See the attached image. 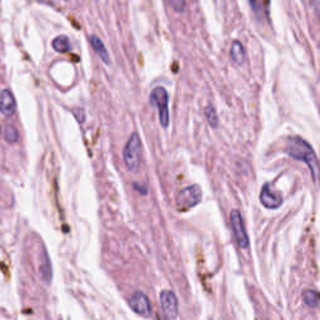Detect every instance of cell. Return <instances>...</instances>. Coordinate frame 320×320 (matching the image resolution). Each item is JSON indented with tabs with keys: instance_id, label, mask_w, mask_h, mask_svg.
<instances>
[{
	"instance_id": "1",
	"label": "cell",
	"mask_w": 320,
	"mask_h": 320,
	"mask_svg": "<svg viewBox=\"0 0 320 320\" xmlns=\"http://www.w3.org/2000/svg\"><path fill=\"white\" fill-rule=\"evenodd\" d=\"M285 153L290 155L293 159L304 161L309 166L310 171H312L314 183H319L320 165L317 155H315L314 150L310 147L309 143L305 142L304 139L300 138V136H291V138L288 139V142H286Z\"/></svg>"
},
{
	"instance_id": "2",
	"label": "cell",
	"mask_w": 320,
	"mask_h": 320,
	"mask_svg": "<svg viewBox=\"0 0 320 320\" xmlns=\"http://www.w3.org/2000/svg\"><path fill=\"white\" fill-rule=\"evenodd\" d=\"M143 148L140 138L136 133H133L126 142L125 147L123 150V159L125 163L128 170L131 173H136L140 168V163H142V155H143Z\"/></svg>"
},
{
	"instance_id": "3",
	"label": "cell",
	"mask_w": 320,
	"mask_h": 320,
	"mask_svg": "<svg viewBox=\"0 0 320 320\" xmlns=\"http://www.w3.org/2000/svg\"><path fill=\"white\" fill-rule=\"evenodd\" d=\"M150 104L154 108H157L159 112V119L160 124L163 128H168L169 126V108H168V93L164 88L158 86V88L153 89L150 93Z\"/></svg>"
},
{
	"instance_id": "4",
	"label": "cell",
	"mask_w": 320,
	"mask_h": 320,
	"mask_svg": "<svg viewBox=\"0 0 320 320\" xmlns=\"http://www.w3.org/2000/svg\"><path fill=\"white\" fill-rule=\"evenodd\" d=\"M201 200V189L199 185L194 184L184 188L176 195V208L180 211H187L194 208Z\"/></svg>"
},
{
	"instance_id": "5",
	"label": "cell",
	"mask_w": 320,
	"mask_h": 320,
	"mask_svg": "<svg viewBox=\"0 0 320 320\" xmlns=\"http://www.w3.org/2000/svg\"><path fill=\"white\" fill-rule=\"evenodd\" d=\"M230 223H232L233 232H234L238 245L241 249H246L249 246V238L248 234H246L245 227H244L243 216L239 213V210H232V213H230Z\"/></svg>"
},
{
	"instance_id": "6",
	"label": "cell",
	"mask_w": 320,
	"mask_h": 320,
	"mask_svg": "<svg viewBox=\"0 0 320 320\" xmlns=\"http://www.w3.org/2000/svg\"><path fill=\"white\" fill-rule=\"evenodd\" d=\"M260 201L267 209H278L283 204V197L273 187L272 183H267L262 188Z\"/></svg>"
},
{
	"instance_id": "7",
	"label": "cell",
	"mask_w": 320,
	"mask_h": 320,
	"mask_svg": "<svg viewBox=\"0 0 320 320\" xmlns=\"http://www.w3.org/2000/svg\"><path fill=\"white\" fill-rule=\"evenodd\" d=\"M160 307L166 319L171 320L178 318V298L170 290H163L160 294Z\"/></svg>"
},
{
	"instance_id": "8",
	"label": "cell",
	"mask_w": 320,
	"mask_h": 320,
	"mask_svg": "<svg viewBox=\"0 0 320 320\" xmlns=\"http://www.w3.org/2000/svg\"><path fill=\"white\" fill-rule=\"evenodd\" d=\"M129 305L140 317H152V304H150L148 296L144 293H142V291L133 293V295L129 299Z\"/></svg>"
},
{
	"instance_id": "9",
	"label": "cell",
	"mask_w": 320,
	"mask_h": 320,
	"mask_svg": "<svg viewBox=\"0 0 320 320\" xmlns=\"http://www.w3.org/2000/svg\"><path fill=\"white\" fill-rule=\"evenodd\" d=\"M16 109V102L13 93L9 89L0 91V113L5 117H10Z\"/></svg>"
},
{
	"instance_id": "10",
	"label": "cell",
	"mask_w": 320,
	"mask_h": 320,
	"mask_svg": "<svg viewBox=\"0 0 320 320\" xmlns=\"http://www.w3.org/2000/svg\"><path fill=\"white\" fill-rule=\"evenodd\" d=\"M90 44H91V46H93L94 50H95V53L99 55V58L102 59L105 64L109 65L110 64V56H109V54H108V50H107V48H105L104 43L102 41V39L96 37V35H91Z\"/></svg>"
},
{
	"instance_id": "11",
	"label": "cell",
	"mask_w": 320,
	"mask_h": 320,
	"mask_svg": "<svg viewBox=\"0 0 320 320\" xmlns=\"http://www.w3.org/2000/svg\"><path fill=\"white\" fill-rule=\"evenodd\" d=\"M251 9L258 18H265L269 14L270 0H249Z\"/></svg>"
},
{
	"instance_id": "12",
	"label": "cell",
	"mask_w": 320,
	"mask_h": 320,
	"mask_svg": "<svg viewBox=\"0 0 320 320\" xmlns=\"http://www.w3.org/2000/svg\"><path fill=\"white\" fill-rule=\"evenodd\" d=\"M230 56H232L233 62L238 65H241L245 60V50L240 41H234L230 49Z\"/></svg>"
},
{
	"instance_id": "13",
	"label": "cell",
	"mask_w": 320,
	"mask_h": 320,
	"mask_svg": "<svg viewBox=\"0 0 320 320\" xmlns=\"http://www.w3.org/2000/svg\"><path fill=\"white\" fill-rule=\"evenodd\" d=\"M40 277L43 279V281L45 284L51 283V277H53V273H51V264L50 260H49V256L46 254V251H44V260L43 264L40 265Z\"/></svg>"
},
{
	"instance_id": "14",
	"label": "cell",
	"mask_w": 320,
	"mask_h": 320,
	"mask_svg": "<svg viewBox=\"0 0 320 320\" xmlns=\"http://www.w3.org/2000/svg\"><path fill=\"white\" fill-rule=\"evenodd\" d=\"M70 40L65 35H59L53 40V48L58 53H68L70 50Z\"/></svg>"
},
{
	"instance_id": "15",
	"label": "cell",
	"mask_w": 320,
	"mask_h": 320,
	"mask_svg": "<svg viewBox=\"0 0 320 320\" xmlns=\"http://www.w3.org/2000/svg\"><path fill=\"white\" fill-rule=\"evenodd\" d=\"M303 299H304L305 304L310 308H314L319 304L320 302V294L317 293L315 290H305L303 293Z\"/></svg>"
},
{
	"instance_id": "16",
	"label": "cell",
	"mask_w": 320,
	"mask_h": 320,
	"mask_svg": "<svg viewBox=\"0 0 320 320\" xmlns=\"http://www.w3.org/2000/svg\"><path fill=\"white\" fill-rule=\"evenodd\" d=\"M4 138L8 143H16L19 140V133L18 130L15 129V126L13 125H6L5 126V131H4Z\"/></svg>"
},
{
	"instance_id": "17",
	"label": "cell",
	"mask_w": 320,
	"mask_h": 320,
	"mask_svg": "<svg viewBox=\"0 0 320 320\" xmlns=\"http://www.w3.org/2000/svg\"><path fill=\"white\" fill-rule=\"evenodd\" d=\"M204 113H205V117L206 119H208L209 124H210L213 128H216V126H218V115H216L215 108H214L213 105H208V107L205 108V110H204Z\"/></svg>"
},
{
	"instance_id": "18",
	"label": "cell",
	"mask_w": 320,
	"mask_h": 320,
	"mask_svg": "<svg viewBox=\"0 0 320 320\" xmlns=\"http://www.w3.org/2000/svg\"><path fill=\"white\" fill-rule=\"evenodd\" d=\"M170 4L171 8L176 11H183L185 9V0H166Z\"/></svg>"
}]
</instances>
